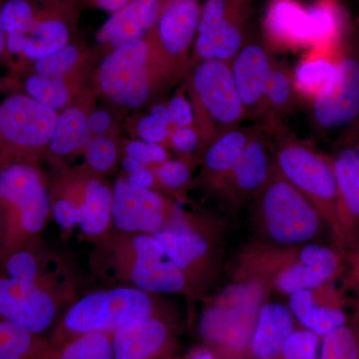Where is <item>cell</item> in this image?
Here are the masks:
<instances>
[{"label": "cell", "mask_w": 359, "mask_h": 359, "mask_svg": "<svg viewBox=\"0 0 359 359\" xmlns=\"http://www.w3.org/2000/svg\"><path fill=\"white\" fill-rule=\"evenodd\" d=\"M128 157L140 162L146 166L148 164H161L167 160L166 150L160 144L149 143V142L134 141L126 147Z\"/></svg>", "instance_id": "ab89813d"}, {"label": "cell", "mask_w": 359, "mask_h": 359, "mask_svg": "<svg viewBox=\"0 0 359 359\" xmlns=\"http://www.w3.org/2000/svg\"><path fill=\"white\" fill-rule=\"evenodd\" d=\"M57 117L55 111L32 97H8L0 104V137L11 147H41L50 141Z\"/></svg>", "instance_id": "4fadbf2b"}, {"label": "cell", "mask_w": 359, "mask_h": 359, "mask_svg": "<svg viewBox=\"0 0 359 359\" xmlns=\"http://www.w3.org/2000/svg\"><path fill=\"white\" fill-rule=\"evenodd\" d=\"M110 116L105 111H97L89 116L87 125L90 133L102 134L110 126Z\"/></svg>", "instance_id": "bcb514c9"}, {"label": "cell", "mask_w": 359, "mask_h": 359, "mask_svg": "<svg viewBox=\"0 0 359 359\" xmlns=\"http://www.w3.org/2000/svg\"><path fill=\"white\" fill-rule=\"evenodd\" d=\"M137 131L144 141L160 144L169 135V126L156 119L152 115H148L139 121Z\"/></svg>", "instance_id": "7bdbcfd3"}, {"label": "cell", "mask_w": 359, "mask_h": 359, "mask_svg": "<svg viewBox=\"0 0 359 359\" xmlns=\"http://www.w3.org/2000/svg\"><path fill=\"white\" fill-rule=\"evenodd\" d=\"M318 359H359V294L346 323L323 337Z\"/></svg>", "instance_id": "4dcf8cb0"}, {"label": "cell", "mask_w": 359, "mask_h": 359, "mask_svg": "<svg viewBox=\"0 0 359 359\" xmlns=\"http://www.w3.org/2000/svg\"><path fill=\"white\" fill-rule=\"evenodd\" d=\"M167 256L184 273L191 289L200 283V278L207 275L215 249L207 236L186 217L181 216L173 224L156 233Z\"/></svg>", "instance_id": "2e32d148"}, {"label": "cell", "mask_w": 359, "mask_h": 359, "mask_svg": "<svg viewBox=\"0 0 359 359\" xmlns=\"http://www.w3.org/2000/svg\"><path fill=\"white\" fill-rule=\"evenodd\" d=\"M269 237L283 245L308 243L316 237L323 221L313 205L287 179L273 170L256 196Z\"/></svg>", "instance_id": "5b68a950"}, {"label": "cell", "mask_w": 359, "mask_h": 359, "mask_svg": "<svg viewBox=\"0 0 359 359\" xmlns=\"http://www.w3.org/2000/svg\"><path fill=\"white\" fill-rule=\"evenodd\" d=\"M330 156L337 189V216L346 259L359 250V153L346 142Z\"/></svg>", "instance_id": "9a60e30c"}, {"label": "cell", "mask_w": 359, "mask_h": 359, "mask_svg": "<svg viewBox=\"0 0 359 359\" xmlns=\"http://www.w3.org/2000/svg\"><path fill=\"white\" fill-rule=\"evenodd\" d=\"M170 123L171 126L176 128L192 126L194 120V110L190 102L183 95H176L168 104Z\"/></svg>", "instance_id": "60d3db41"}, {"label": "cell", "mask_w": 359, "mask_h": 359, "mask_svg": "<svg viewBox=\"0 0 359 359\" xmlns=\"http://www.w3.org/2000/svg\"><path fill=\"white\" fill-rule=\"evenodd\" d=\"M289 308L309 332L325 337L346 323L348 316L340 306L318 301L313 290H299L290 294Z\"/></svg>", "instance_id": "4316f807"}, {"label": "cell", "mask_w": 359, "mask_h": 359, "mask_svg": "<svg viewBox=\"0 0 359 359\" xmlns=\"http://www.w3.org/2000/svg\"><path fill=\"white\" fill-rule=\"evenodd\" d=\"M144 39L118 47L104 57L99 68L101 88L111 100L124 107H140L149 96L147 57Z\"/></svg>", "instance_id": "8fae6325"}, {"label": "cell", "mask_w": 359, "mask_h": 359, "mask_svg": "<svg viewBox=\"0 0 359 359\" xmlns=\"http://www.w3.org/2000/svg\"><path fill=\"white\" fill-rule=\"evenodd\" d=\"M157 313L152 294L136 287L96 290L71 304L48 340L49 344L56 351L79 335L91 332L112 334L131 321Z\"/></svg>", "instance_id": "277c9868"}, {"label": "cell", "mask_w": 359, "mask_h": 359, "mask_svg": "<svg viewBox=\"0 0 359 359\" xmlns=\"http://www.w3.org/2000/svg\"><path fill=\"white\" fill-rule=\"evenodd\" d=\"M269 136L273 140L276 169L313 205L327 224L335 248L344 256V238L337 216V189L330 156L323 154L313 144L290 133L285 125Z\"/></svg>", "instance_id": "7a4b0ae2"}, {"label": "cell", "mask_w": 359, "mask_h": 359, "mask_svg": "<svg viewBox=\"0 0 359 359\" xmlns=\"http://www.w3.org/2000/svg\"><path fill=\"white\" fill-rule=\"evenodd\" d=\"M314 124L323 131L349 127L359 119V55L344 42L332 86L311 102Z\"/></svg>", "instance_id": "30bf717a"}, {"label": "cell", "mask_w": 359, "mask_h": 359, "mask_svg": "<svg viewBox=\"0 0 359 359\" xmlns=\"http://www.w3.org/2000/svg\"><path fill=\"white\" fill-rule=\"evenodd\" d=\"M130 183L141 187V188L151 189L155 184V175L145 166L137 170L133 173H130L127 179Z\"/></svg>", "instance_id": "7dc6e473"}, {"label": "cell", "mask_w": 359, "mask_h": 359, "mask_svg": "<svg viewBox=\"0 0 359 359\" xmlns=\"http://www.w3.org/2000/svg\"><path fill=\"white\" fill-rule=\"evenodd\" d=\"M0 261L32 244L50 212V200L39 171L23 162L0 168Z\"/></svg>", "instance_id": "3957f363"}, {"label": "cell", "mask_w": 359, "mask_h": 359, "mask_svg": "<svg viewBox=\"0 0 359 359\" xmlns=\"http://www.w3.org/2000/svg\"><path fill=\"white\" fill-rule=\"evenodd\" d=\"M53 353L45 337L0 318V359H53Z\"/></svg>", "instance_id": "83f0119b"}, {"label": "cell", "mask_w": 359, "mask_h": 359, "mask_svg": "<svg viewBox=\"0 0 359 359\" xmlns=\"http://www.w3.org/2000/svg\"><path fill=\"white\" fill-rule=\"evenodd\" d=\"M57 311L55 287L47 271L33 278L0 275V318L43 337Z\"/></svg>", "instance_id": "ba28073f"}, {"label": "cell", "mask_w": 359, "mask_h": 359, "mask_svg": "<svg viewBox=\"0 0 359 359\" xmlns=\"http://www.w3.org/2000/svg\"><path fill=\"white\" fill-rule=\"evenodd\" d=\"M143 167L144 165H142L140 162L133 159V158L128 157V156L123 160V168H124L125 171L129 172V173H133V172Z\"/></svg>", "instance_id": "f5cc1de1"}, {"label": "cell", "mask_w": 359, "mask_h": 359, "mask_svg": "<svg viewBox=\"0 0 359 359\" xmlns=\"http://www.w3.org/2000/svg\"><path fill=\"white\" fill-rule=\"evenodd\" d=\"M150 115H152L153 117L156 118L157 120H159V121L164 123V124L167 125V126H171L167 106L162 105V104H158V105H155L154 107L152 108V111H151Z\"/></svg>", "instance_id": "c3c4849f"}, {"label": "cell", "mask_w": 359, "mask_h": 359, "mask_svg": "<svg viewBox=\"0 0 359 359\" xmlns=\"http://www.w3.org/2000/svg\"><path fill=\"white\" fill-rule=\"evenodd\" d=\"M202 6L200 0H163L155 34L169 57L183 55L195 39Z\"/></svg>", "instance_id": "44dd1931"}, {"label": "cell", "mask_w": 359, "mask_h": 359, "mask_svg": "<svg viewBox=\"0 0 359 359\" xmlns=\"http://www.w3.org/2000/svg\"><path fill=\"white\" fill-rule=\"evenodd\" d=\"M181 211L160 194L128 180L116 182L112 192V224L122 233L156 235L171 226Z\"/></svg>", "instance_id": "7c38bea8"}, {"label": "cell", "mask_w": 359, "mask_h": 359, "mask_svg": "<svg viewBox=\"0 0 359 359\" xmlns=\"http://www.w3.org/2000/svg\"><path fill=\"white\" fill-rule=\"evenodd\" d=\"M187 359H217L211 351L207 348L194 349Z\"/></svg>", "instance_id": "816d5d0a"}, {"label": "cell", "mask_w": 359, "mask_h": 359, "mask_svg": "<svg viewBox=\"0 0 359 359\" xmlns=\"http://www.w3.org/2000/svg\"><path fill=\"white\" fill-rule=\"evenodd\" d=\"M201 137L192 126L176 128L171 134V143L175 150L182 154H190L199 145Z\"/></svg>", "instance_id": "ee69618b"}, {"label": "cell", "mask_w": 359, "mask_h": 359, "mask_svg": "<svg viewBox=\"0 0 359 359\" xmlns=\"http://www.w3.org/2000/svg\"><path fill=\"white\" fill-rule=\"evenodd\" d=\"M160 359H172V358H160Z\"/></svg>", "instance_id": "11a10c76"}, {"label": "cell", "mask_w": 359, "mask_h": 359, "mask_svg": "<svg viewBox=\"0 0 359 359\" xmlns=\"http://www.w3.org/2000/svg\"><path fill=\"white\" fill-rule=\"evenodd\" d=\"M153 173L161 185L169 190L185 186L190 180V168L180 160H166L156 167Z\"/></svg>", "instance_id": "f35d334b"}, {"label": "cell", "mask_w": 359, "mask_h": 359, "mask_svg": "<svg viewBox=\"0 0 359 359\" xmlns=\"http://www.w3.org/2000/svg\"><path fill=\"white\" fill-rule=\"evenodd\" d=\"M53 351V359H115L111 334L106 332L79 335Z\"/></svg>", "instance_id": "d6a6232c"}, {"label": "cell", "mask_w": 359, "mask_h": 359, "mask_svg": "<svg viewBox=\"0 0 359 359\" xmlns=\"http://www.w3.org/2000/svg\"><path fill=\"white\" fill-rule=\"evenodd\" d=\"M320 337L309 330H294L276 359H318Z\"/></svg>", "instance_id": "d590c367"}, {"label": "cell", "mask_w": 359, "mask_h": 359, "mask_svg": "<svg viewBox=\"0 0 359 359\" xmlns=\"http://www.w3.org/2000/svg\"><path fill=\"white\" fill-rule=\"evenodd\" d=\"M79 205L68 199L58 200L52 205V215L62 230L70 231L78 224Z\"/></svg>", "instance_id": "b9f144b4"}, {"label": "cell", "mask_w": 359, "mask_h": 359, "mask_svg": "<svg viewBox=\"0 0 359 359\" xmlns=\"http://www.w3.org/2000/svg\"><path fill=\"white\" fill-rule=\"evenodd\" d=\"M6 35L26 34L35 21L34 11L27 0H6L0 8Z\"/></svg>", "instance_id": "e575fe53"}, {"label": "cell", "mask_w": 359, "mask_h": 359, "mask_svg": "<svg viewBox=\"0 0 359 359\" xmlns=\"http://www.w3.org/2000/svg\"><path fill=\"white\" fill-rule=\"evenodd\" d=\"M162 4L163 0H130L104 23L97 39L115 48L143 39L156 27Z\"/></svg>", "instance_id": "7402d4cb"}, {"label": "cell", "mask_w": 359, "mask_h": 359, "mask_svg": "<svg viewBox=\"0 0 359 359\" xmlns=\"http://www.w3.org/2000/svg\"><path fill=\"white\" fill-rule=\"evenodd\" d=\"M192 89L199 118L198 133L205 143L248 119L230 62L200 61L193 72Z\"/></svg>", "instance_id": "8992f818"}, {"label": "cell", "mask_w": 359, "mask_h": 359, "mask_svg": "<svg viewBox=\"0 0 359 359\" xmlns=\"http://www.w3.org/2000/svg\"><path fill=\"white\" fill-rule=\"evenodd\" d=\"M255 126L228 130L208 144L204 155V168L208 184L216 191H222L224 182L244 152L250 137L256 131Z\"/></svg>", "instance_id": "cb8c5ba5"}, {"label": "cell", "mask_w": 359, "mask_h": 359, "mask_svg": "<svg viewBox=\"0 0 359 359\" xmlns=\"http://www.w3.org/2000/svg\"><path fill=\"white\" fill-rule=\"evenodd\" d=\"M339 53L308 49L292 70L295 91L299 98L311 102L332 86L337 76Z\"/></svg>", "instance_id": "484cf974"}, {"label": "cell", "mask_w": 359, "mask_h": 359, "mask_svg": "<svg viewBox=\"0 0 359 359\" xmlns=\"http://www.w3.org/2000/svg\"><path fill=\"white\" fill-rule=\"evenodd\" d=\"M25 89L29 97L53 110L63 107L68 100L67 89L59 76L37 73L27 78Z\"/></svg>", "instance_id": "836d02e7"}, {"label": "cell", "mask_w": 359, "mask_h": 359, "mask_svg": "<svg viewBox=\"0 0 359 359\" xmlns=\"http://www.w3.org/2000/svg\"><path fill=\"white\" fill-rule=\"evenodd\" d=\"M78 56V50L74 45H65L55 53L36 60L35 70L39 74L61 77L74 65Z\"/></svg>", "instance_id": "8d00e7d4"}, {"label": "cell", "mask_w": 359, "mask_h": 359, "mask_svg": "<svg viewBox=\"0 0 359 359\" xmlns=\"http://www.w3.org/2000/svg\"><path fill=\"white\" fill-rule=\"evenodd\" d=\"M96 1L101 8L110 11V13H115L125 4H128L130 0H96Z\"/></svg>", "instance_id": "681fc988"}, {"label": "cell", "mask_w": 359, "mask_h": 359, "mask_svg": "<svg viewBox=\"0 0 359 359\" xmlns=\"http://www.w3.org/2000/svg\"><path fill=\"white\" fill-rule=\"evenodd\" d=\"M112 222V192L101 184L92 192L84 193L78 210L80 230L91 237L103 235Z\"/></svg>", "instance_id": "f546056e"}, {"label": "cell", "mask_w": 359, "mask_h": 359, "mask_svg": "<svg viewBox=\"0 0 359 359\" xmlns=\"http://www.w3.org/2000/svg\"><path fill=\"white\" fill-rule=\"evenodd\" d=\"M111 339L115 359H160L173 344V327L157 313L127 323Z\"/></svg>", "instance_id": "ffe728a7"}, {"label": "cell", "mask_w": 359, "mask_h": 359, "mask_svg": "<svg viewBox=\"0 0 359 359\" xmlns=\"http://www.w3.org/2000/svg\"><path fill=\"white\" fill-rule=\"evenodd\" d=\"M346 142L354 146L359 153V119L349 126Z\"/></svg>", "instance_id": "f907efd6"}, {"label": "cell", "mask_w": 359, "mask_h": 359, "mask_svg": "<svg viewBox=\"0 0 359 359\" xmlns=\"http://www.w3.org/2000/svg\"><path fill=\"white\" fill-rule=\"evenodd\" d=\"M87 118L77 108L65 110L57 117L52 135L50 148L57 155H66L86 146L89 139Z\"/></svg>", "instance_id": "1f68e13d"}, {"label": "cell", "mask_w": 359, "mask_h": 359, "mask_svg": "<svg viewBox=\"0 0 359 359\" xmlns=\"http://www.w3.org/2000/svg\"><path fill=\"white\" fill-rule=\"evenodd\" d=\"M238 264L233 282L208 304L200 320L201 335L221 359H243L249 351L259 311L287 257L282 250L252 248Z\"/></svg>", "instance_id": "6da1fadb"}, {"label": "cell", "mask_w": 359, "mask_h": 359, "mask_svg": "<svg viewBox=\"0 0 359 359\" xmlns=\"http://www.w3.org/2000/svg\"><path fill=\"white\" fill-rule=\"evenodd\" d=\"M117 150L115 144L105 137L98 136L86 145V159L89 166L97 171H107L115 164Z\"/></svg>", "instance_id": "74e56055"}, {"label": "cell", "mask_w": 359, "mask_h": 359, "mask_svg": "<svg viewBox=\"0 0 359 359\" xmlns=\"http://www.w3.org/2000/svg\"><path fill=\"white\" fill-rule=\"evenodd\" d=\"M347 268L344 273V289L359 294V250L346 259Z\"/></svg>", "instance_id": "f6af8a7d"}, {"label": "cell", "mask_w": 359, "mask_h": 359, "mask_svg": "<svg viewBox=\"0 0 359 359\" xmlns=\"http://www.w3.org/2000/svg\"><path fill=\"white\" fill-rule=\"evenodd\" d=\"M299 99L292 70L285 63L273 61L264 89L261 120L257 125L269 134L275 133L283 126V116L294 111Z\"/></svg>", "instance_id": "d4e9b609"}, {"label": "cell", "mask_w": 359, "mask_h": 359, "mask_svg": "<svg viewBox=\"0 0 359 359\" xmlns=\"http://www.w3.org/2000/svg\"><path fill=\"white\" fill-rule=\"evenodd\" d=\"M6 33L4 32V25H2L1 16H0V56L4 53L6 48Z\"/></svg>", "instance_id": "db71d44e"}, {"label": "cell", "mask_w": 359, "mask_h": 359, "mask_svg": "<svg viewBox=\"0 0 359 359\" xmlns=\"http://www.w3.org/2000/svg\"><path fill=\"white\" fill-rule=\"evenodd\" d=\"M294 332V314L289 306L266 302L259 311L249 346L250 359H276Z\"/></svg>", "instance_id": "603a6c76"}, {"label": "cell", "mask_w": 359, "mask_h": 359, "mask_svg": "<svg viewBox=\"0 0 359 359\" xmlns=\"http://www.w3.org/2000/svg\"><path fill=\"white\" fill-rule=\"evenodd\" d=\"M346 268V257L337 248L309 243L299 249L294 261L280 271L275 287L289 294L316 290L334 282L344 275Z\"/></svg>", "instance_id": "5bb4252c"}, {"label": "cell", "mask_w": 359, "mask_h": 359, "mask_svg": "<svg viewBox=\"0 0 359 359\" xmlns=\"http://www.w3.org/2000/svg\"><path fill=\"white\" fill-rule=\"evenodd\" d=\"M252 0H205L194 39L200 61L231 62L248 42Z\"/></svg>", "instance_id": "52a82bcc"}, {"label": "cell", "mask_w": 359, "mask_h": 359, "mask_svg": "<svg viewBox=\"0 0 359 359\" xmlns=\"http://www.w3.org/2000/svg\"><path fill=\"white\" fill-rule=\"evenodd\" d=\"M127 254L123 250V275L131 287L148 294H183L194 295L184 273L167 256L153 235L130 233Z\"/></svg>", "instance_id": "9c48e42d"}, {"label": "cell", "mask_w": 359, "mask_h": 359, "mask_svg": "<svg viewBox=\"0 0 359 359\" xmlns=\"http://www.w3.org/2000/svg\"><path fill=\"white\" fill-rule=\"evenodd\" d=\"M273 170V140L268 132L257 124L256 131L224 182L221 192L236 201L256 197Z\"/></svg>", "instance_id": "e0dca14e"}, {"label": "cell", "mask_w": 359, "mask_h": 359, "mask_svg": "<svg viewBox=\"0 0 359 359\" xmlns=\"http://www.w3.org/2000/svg\"><path fill=\"white\" fill-rule=\"evenodd\" d=\"M266 44L248 41L230 62L231 74L248 119L259 123L264 89L273 61Z\"/></svg>", "instance_id": "d6986e66"}, {"label": "cell", "mask_w": 359, "mask_h": 359, "mask_svg": "<svg viewBox=\"0 0 359 359\" xmlns=\"http://www.w3.org/2000/svg\"><path fill=\"white\" fill-rule=\"evenodd\" d=\"M263 30L269 50L311 49L313 27L308 6L297 0H269Z\"/></svg>", "instance_id": "ac0fdd59"}, {"label": "cell", "mask_w": 359, "mask_h": 359, "mask_svg": "<svg viewBox=\"0 0 359 359\" xmlns=\"http://www.w3.org/2000/svg\"><path fill=\"white\" fill-rule=\"evenodd\" d=\"M25 35L23 55L30 60H39L67 45L69 29L65 21L58 18H35L32 28Z\"/></svg>", "instance_id": "f1b7e54d"}]
</instances>
